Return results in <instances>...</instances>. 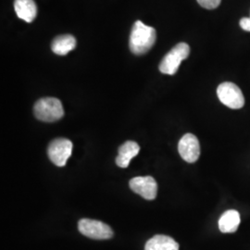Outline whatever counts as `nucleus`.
Listing matches in <instances>:
<instances>
[{
	"label": "nucleus",
	"instance_id": "1",
	"mask_svg": "<svg viewBox=\"0 0 250 250\" xmlns=\"http://www.w3.org/2000/svg\"><path fill=\"white\" fill-rule=\"evenodd\" d=\"M156 39L157 33L153 27L146 25L141 21H136L131 31L129 47L135 55H144L151 49Z\"/></svg>",
	"mask_w": 250,
	"mask_h": 250
},
{
	"label": "nucleus",
	"instance_id": "2",
	"mask_svg": "<svg viewBox=\"0 0 250 250\" xmlns=\"http://www.w3.org/2000/svg\"><path fill=\"white\" fill-rule=\"evenodd\" d=\"M34 113L39 121L53 123L64 116V109L61 100L55 98L39 99L34 107Z\"/></svg>",
	"mask_w": 250,
	"mask_h": 250
},
{
	"label": "nucleus",
	"instance_id": "3",
	"mask_svg": "<svg viewBox=\"0 0 250 250\" xmlns=\"http://www.w3.org/2000/svg\"><path fill=\"white\" fill-rule=\"evenodd\" d=\"M189 54L190 46L187 43H179L172 47L160 63L159 69L161 73L174 75L178 71L182 62L188 59Z\"/></svg>",
	"mask_w": 250,
	"mask_h": 250
},
{
	"label": "nucleus",
	"instance_id": "4",
	"mask_svg": "<svg viewBox=\"0 0 250 250\" xmlns=\"http://www.w3.org/2000/svg\"><path fill=\"white\" fill-rule=\"evenodd\" d=\"M217 95L224 105L232 109L241 108L245 105L241 90L236 84L230 82L221 83L217 88Z\"/></svg>",
	"mask_w": 250,
	"mask_h": 250
},
{
	"label": "nucleus",
	"instance_id": "5",
	"mask_svg": "<svg viewBox=\"0 0 250 250\" xmlns=\"http://www.w3.org/2000/svg\"><path fill=\"white\" fill-rule=\"evenodd\" d=\"M78 228L81 233L92 239L105 240L113 236V231L107 224L96 220L82 219Z\"/></svg>",
	"mask_w": 250,
	"mask_h": 250
},
{
	"label": "nucleus",
	"instance_id": "6",
	"mask_svg": "<svg viewBox=\"0 0 250 250\" xmlns=\"http://www.w3.org/2000/svg\"><path fill=\"white\" fill-rule=\"evenodd\" d=\"M72 152V143L66 138H58L49 144L47 148V155L50 161L56 166L63 167L66 165L68 159Z\"/></svg>",
	"mask_w": 250,
	"mask_h": 250
},
{
	"label": "nucleus",
	"instance_id": "7",
	"mask_svg": "<svg viewBox=\"0 0 250 250\" xmlns=\"http://www.w3.org/2000/svg\"><path fill=\"white\" fill-rule=\"evenodd\" d=\"M178 151L184 161L194 163L200 156V146L197 137L192 134H185L178 144Z\"/></svg>",
	"mask_w": 250,
	"mask_h": 250
},
{
	"label": "nucleus",
	"instance_id": "8",
	"mask_svg": "<svg viewBox=\"0 0 250 250\" xmlns=\"http://www.w3.org/2000/svg\"><path fill=\"white\" fill-rule=\"evenodd\" d=\"M129 186L134 193L146 200H153L157 197L158 184L151 176L134 177L129 182Z\"/></svg>",
	"mask_w": 250,
	"mask_h": 250
},
{
	"label": "nucleus",
	"instance_id": "9",
	"mask_svg": "<svg viewBox=\"0 0 250 250\" xmlns=\"http://www.w3.org/2000/svg\"><path fill=\"white\" fill-rule=\"evenodd\" d=\"M140 151V146L134 141H127L119 147L116 159L117 165L121 168H127L131 161Z\"/></svg>",
	"mask_w": 250,
	"mask_h": 250
},
{
	"label": "nucleus",
	"instance_id": "10",
	"mask_svg": "<svg viewBox=\"0 0 250 250\" xmlns=\"http://www.w3.org/2000/svg\"><path fill=\"white\" fill-rule=\"evenodd\" d=\"M14 9L19 18L26 22H32L37 14V7L34 0H15Z\"/></svg>",
	"mask_w": 250,
	"mask_h": 250
},
{
	"label": "nucleus",
	"instance_id": "11",
	"mask_svg": "<svg viewBox=\"0 0 250 250\" xmlns=\"http://www.w3.org/2000/svg\"><path fill=\"white\" fill-rule=\"evenodd\" d=\"M145 250H179V244L170 236L158 234L146 242Z\"/></svg>",
	"mask_w": 250,
	"mask_h": 250
},
{
	"label": "nucleus",
	"instance_id": "12",
	"mask_svg": "<svg viewBox=\"0 0 250 250\" xmlns=\"http://www.w3.org/2000/svg\"><path fill=\"white\" fill-rule=\"evenodd\" d=\"M240 214L238 211L230 209L222 215L219 220V228L224 233L234 232L237 231L240 224Z\"/></svg>",
	"mask_w": 250,
	"mask_h": 250
},
{
	"label": "nucleus",
	"instance_id": "13",
	"mask_svg": "<svg viewBox=\"0 0 250 250\" xmlns=\"http://www.w3.org/2000/svg\"><path fill=\"white\" fill-rule=\"evenodd\" d=\"M76 47V39L71 35L57 36L51 44V49L54 53L60 56L67 55Z\"/></svg>",
	"mask_w": 250,
	"mask_h": 250
},
{
	"label": "nucleus",
	"instance_id": "14",
	"mask_svg": "<svg viewBox=\"0 0 250 250\" xmlns=\"http://www.w3.org/2000/svg\"><path fill=\"white\" fill-rule=\"evenodd\" d=\"M198 4L207 9H214L218 8L222 0H197Z\"/></svg>",
	"mask_w": 250,
	"mask_h": 250
},
{
	"label": "nucleus",
	"instance_id": "15",
	"mask_svg": "<svg viewBox=\"0 0 250 250\" xmlns=\"http://www.w3.org/2000/svg\"><path fill=\"white\" fill-rule=\"evenodd\" d=\"M240 26L243 30L250 32V18H243L240 20Z\"/></svg>",
	"mask_w": 250,
	"mask_h": 250
}]
</instances>
